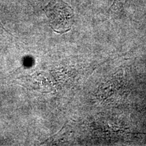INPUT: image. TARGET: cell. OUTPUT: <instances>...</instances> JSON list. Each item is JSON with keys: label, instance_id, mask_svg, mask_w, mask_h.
<instances>
[{"label": "cell", "instance_id": "7a4b0ae2", "mask_svg": "<svg viewBox=\"0 0 146 146\" xmlns=\"http://www.w3.org/2000/svg\"><path fill=\"white\" fill-rule=\"evenodd\" d=\"M118 1H119V0H114V3H113V4L112 5V6H111L110 9H111V8H113V6H114V5L115 4H116V3H117Z\"/></svg>", "mask_w": 146, "mask_h": 146}, {"label": "cell", "instance_id": "6da1fadb", "mask_svg": "<svg viewBox=\"0 0 146 146\" xmlns=\"http://www.w3.org/2000/svg\"><path fill=\"white\" fill-rule=\"evenodd\" d=\"M50 26L54 31L63 34L69 31L74 24V12L62 0H53L44 8Z\"/></svg>", "mask_w": 146, "mask_h": 146}]
</instances>
